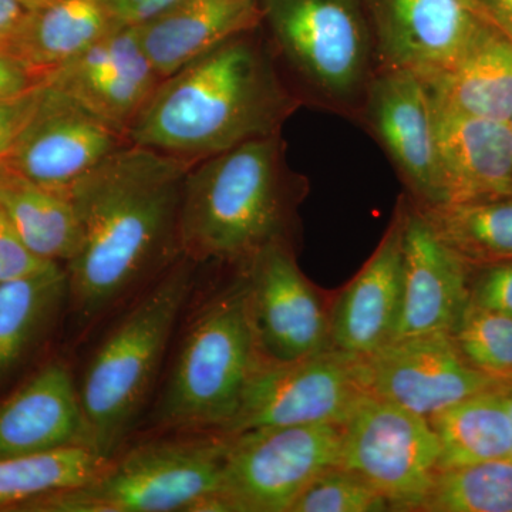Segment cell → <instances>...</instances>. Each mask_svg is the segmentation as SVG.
Returning <instances> with one entry per match:
<instances>
[{
	"label": "cell",
	"mask_w": 512,
	"mask_h": 512,
	"mask_svg": "<svg viewBox=\"0 0 512 512\" xmlns=\"http://www.w3.org/2000/svg\"><path fill=\"white\" fill-rule=\"evenodd\" d=\"M127 143L119 130L45 82L35 116L0 164L69 195L77 180Z\"/></svg>",
	"instance_id": "9a60e30c"
},
{
	"label": "cell",
	"mask_w": 512,
	"mask_h": 512,
	"mask_svg": "<svg viewBox=\"0 0 512 512\" xmlns=\"http://www.w3.org/2000/svg\"><path fill=\"white\" fill-rule=\"evenodd\" d=\"M55 264L30 251L8 215L0 208V284L39 274Z\"/></svg>",
	"instance_id": "d6a6232c"
},
{
	"label": "cell",
	"mask_w": 512,
	"mask_h": 512,
	"mask_svg": "<svg viewBox=\"0 0 512 512\" xmlns=\"http://www.w3.org/2000/svg\"><path fill=\"white\" fill-rule=\"evenodd\" d=\"M127 137L137 114L161 82L137 28H121L45 77Z\"/></svg>",
	"instance_id": "2e32d148"
},
{
	"label": "cell",
	"mask_w": 512,
	"mask_h": 512,
	"mask_svg": "<svg viewBox=\"0 0 512 512\" xmlns=\"http://www.w3.org/2000/svg\"><path fill=\"white\" fill-rule=\"evenodd\" d=\"M439 440L429 419L367 396L343 424L340 466L386 497L393 511H414L440 473Z\"/></svg>",
	"instance_id": "30bf717a"
},
{
	"label": "cell",
	"mask_w": 512,
	"mask_h": 512,
	"mask_svg": "<svg viewBox=\"0 0 512 512\" xmlns=\"http://www.w3.org/2000/svg\"><path fill=\"white\" fill-rule=\"evenodd\" d=\"M0 208L39 258L69 264L79 251V217L64 192L43 187L0 164Z\"/></svg>",
	"instance_id": "cb8c5ba5"
},
{
	"label": "cell",
	"mask_w": 512,
	"mask_h": 512,
	"mask_svg": "<svg viewBox=\"0 0 512 512\" xmlns=\"http://www.w3.org/2000/svg\"><path fill=\"white\" fill-rule=\"evenodd\" d=\"M433 110L444 204L512 195L510 123Z\"/></svg>",
	"instance_id": "ffe728a7"
},
{
	"label": "cell",
	"mask_w": 512,
	"mask_h": 512,
	"mask_svg": "<svg viewBox=\"0 0 512 512\" xmlns=\"http://www.w3.org/2000/svg\"><path fill=\"white\" fill-rule=\"evenodd\" d=\"M357 124L383 148L416 207L444 204L433 104L417 74L377 69Z\"/></svg>",
	"instance_id": "7c38bea8"
},
{
	"label": "cell",
	"mask_w": 512,
	"mask_h": 512,
	"mask_svg": "<svg viewBox=\"0 0 512 512\" xmlns=\"http://www.w3.org/2000/svg\"><path fill=\"white\" fill-rule=\"evenodd\" d=\"M404 195L382 241L330 306V345L366 357L393 339L403 298Z\"/></svg>",
	"instance_id": "ac0fdd59"
},
{
	"label": "cell",
	"mask_w": 512,
	"mask_h": 512,
	"mask_svg": "<svg viewBox=\"0 0 512 512\" xmlns=\"http://www.w3.org/2000/svg\"><path fill=\"white\" fill-rule=\"evenodd\" d=\"M72 446L89 447L79 387L52 362L0 403V460Z\"/></svg>",
	"instance_id": "d6986e66"
},
{
	"label": "cell",
	"mask_w": 512,
	"mask_h": 512,
	"mask_svg": "<svg viewBox=\"0 0 512 512\" xmlns=\"http://www.w3.org/2000/svg\"><path fill=\"white\" fill-rule=\"evenodd\" d=\"M228 436L154 440L109 461L93 480L20 504L29 512H212Z\"/></svg>",
	"instance_id": "8992f818"
},
{
	"label": "cell",
	"mask_w": 512,
	"mask_h": 512,
	"mask_svg": "<svg viewBox=\"0 0 512 512\" xmlns=\"http://www.w3.org/2000/svg\"><path fill=\"white\" fill-rule=\"evenodd\" d=\"M30 0H0V47L18 32L29 12Z\"/></svg>",
	"instance_id": "8d00e7d4"
},
{
	"label": "cell",
	"mask_w": 512,
	"mask_h": 512,
	"mask_svg": "<svg viewBox=\"0 0 512 512\" xmlns=\"http://www.w3.org/2000/svg\"><path fill=\"white\" fill-rule=\"evenodd\" d=\"M342 437L343 424L333 423L228 436L221 493L212 512H288L313 478L339 466Z\"/></svg>",
	"instance_id": "ba28073f"
},
{
	"label": "cell",
	"mask_w": 512,
	"mask_h": 512,
	"mask_svg": "<svg viewBox=\"0 0 512 512\" xmlns=\"http://www.w3.org/2000/svg\"><path fill=\"white\" fill-rule=\"evenodd\" d=\"M67 299L69 281L60 264L0 284V382L35 349Z\"/></svg>",
	"instance_id": "484cf974"
},
{
	"label": "cell",
	"mask_w": 512,
	"mask_h": 512,
	"mask_svg": "<svg viewBox=\"0 0 512 512\" xmlns=\"http://www.w3.org/2000/svg\"><path fill=\"white\" fill-rule=\"evenodd\" d=\"M119 28H141L180 0H104Z\"/></svg>",
	"instance_id": "e575fe53"
},
{
	"label": "cell",
	"mask_w": 512,
	"mask_h": 512,
	"mask_svg": "<svg viewBox=\"0 0 512 512\" xmlns=\"http://www.w3.org/2000/svg\"><path fill=\"white\" fill-rule=\"evenodd\" d=\"M174 265L117 323L94 353L79 389L89 447L111 460L156 382L192 289L194 266Z\"/></svg>",
	"instance_id": "5b68a950"
},
{
	"label": "cell",
	"mask_w": 512,
	"mask_h": 512,
	"mask_svg": "<svg viewBox=\"0 0 512 512\" xmlns=\"http://www.w3.org/2000/svg\"><path fill=\"white\" fill-rule=\"evenodd\" d=\"M117 29L104 0H30L28 16L3 49L45 80Z\"/></svg>",
	"instance_id": "7402d4cb"
},
{
	"label": "cell",
	"mask_w": 512,
	"mask_h": 512,
	"mask_svg": "<svg viewBox=\"0 0 512 512\" xmlns=\"http://www.w3.org/2000/svg\"><path fill=\"white\" fill-rule=\"evenodd\" d=\"M414 511L512 512L511 458L440 471Z\"/></svg>",
	"instance_id": "f1b7e54d"
},
{
	"label": "cell",
	"mask_w": 512,
	"mask_h": 512,
	"mask_svg": "<svg viewBox=\"0 0 512 512\" xmlns=\"http://www.w3.org/2000/svg\"><path fill=\"white\" fill-rule=\"evenodd\" d=\"M362 359L370 396L426 419L507 382L474 369L460 355L450 333L392 339Z\"/></svg>",
	"instance_id": "5bb4252c"
},
{
	"label": "cell",
	"mask_w": 512,
	"mask_h": 512,
	"mask_svg": "<svg viewBox=\"0 0 512 512\" xmlns=\"http://www.w3.org/2000/svg\"><path fill=\"white\" fill-rule=\"evenodd\" d=\"M508 123H510L511 131H512V116H511V119L508 120Z\"/></svg>",
	"instance_id": "ab89813d"
},
{
	"label": "cell",
	"mask_w": 512,
	"mask_h": 512,
	"mask_svg": "<svg viewBox=\"0 0 512 512\" xmlns=\"http://www.w3.org/2000/svg\"><path fill=\"white\" fill-rule=\"evenodd\" d=\"M308 181L289 168L282 133L255 138L192 165L177 222L178 249L194 262L247 265L275 242H293Z\"/></svg>",
	"instance_id": "3957f363"
},
{
	"label": "cell",
	"mask_w": 512,
	"mask_h": 512,
	"mask_svg": "<svg viewBox=\"0 0 512 512\" xmlns=\"http://www.w3.org/2000/svg\"><path fill=\"white\" fill-rule=\"evenodd\" d=\"M503 390L505 396V403H507L508 416H510L512 431V380H508V382L504 383ZM510 458L512 460V448Z\"/></svg>",
	"instance_id": "f35d334b"
},
{
	"label": "cell",
	"mask_w": 512,
	"mask_h": 512,
	"mask_svg": "<svg viewBox=\"0 0 512 512\" xmlns=\"http://www.w3.org/2000/svg\"><path fill=\"white\" fill-rule=\"evenodd\" d=\"M43 82L45 80L20 62L18 57L10 55L8 50L0 47V99L28 92Z\"/></svg>",
	"instance_id": "d590c367"
},
{
	"label": "cell",
	"mask_w": 512,
	"mask_h": 512,
	"mask_svg": "<svg viewBox=\"0 0 512 512\" xmlns=\"http://www.w3.org/2000/svg\"><path fill=\"white\" fill-rule=\"evenodd\" d=\"M261 363H289L330 345V308L302 274L293 242H275L241 266Z\"/></svg>",
	"instance_id": "8fae6325"
},
{
	"label": "cell",
	"mask_w": 512,
	"mask_h": 512,
	"mask_svg": "<svg viewBox=\"0 0 512 512\" xmlns=\"http://www.w3.org/2000/svg\"><path fill=\"white\" fill-rule=\"evenodd\" d=\"M259 30L225 40L161 79L128 128V143L198 163L282 133L302 103Z\"/></svg>",
	"instance_id": "7a4b0ae2"
},
{
	"label": "cell",
	"mask_w": 512,
	"mask_h": 512,
	"mask_svg": "<svg viewBox=\"0 0 512 512\" xmlns=\"http://www.w3.org/2000/svg\"><path fill=\"white\" fill-rule=\"evenodd\" d=\"M194 164L127 143L72 185L82 241L66 272L77 319L97 318L178 248V212Z\"/></svg>",
	"instance_id": "6da1fadb"
},
{
	"label": "cell",
	"mask_w": 512,
	"mask_h": 512,
	"mask_svg": "<svg viewBox=\"0 0 512 512\" xmlns=\"http://www.w3.org/2000/svg\"><path fill=\"white\" fill-rule=\"evenodd\" d=\"M416 208L468 268L512 259V195Z\"/></svg>",
	"instance_id": "4316f807"
},
{
	"label": "cell",
	"mask_w": 512,
	"mask_h": 512,
	"mask_svg": "<svg viewBox=\"0 0 512 512\" xmlns=\"http://www.w3.org/2000/svg\"><path fill=\"white\" fill-rule=\"evenodd\" d=\"M470 302L512 318V259L470 268Z\"/></svg>",
	"instance_id": "1f68e13d"
},
{
	"label": "cell",
	"mask_w": 512,
	"mask_h": 512,
	"mask_svg": "<svg viewBox=\"0 0 512 512\" xmlns=\"http://www.w3.org/2000/svg\"><path fill=\"white\" fill-rule=\"evenodd\" d=\"M491 25L512 39V0H473Z\"/></svg>",
	"instance_id": "74e56055"
},
{
	"label": "cell",
	"mask_w": 512,
	"mask_h": 512,
	"mask_svg": "<svg viewBox=\"0 0 512 512\" xmlns=\"http://www.w3.org/2000/svg\"><path fill=\"white\" fill-rule=\"evenodd\" d=\"M370 396L362 357L326 349L289 363H261L249 379L227 436L266 427L345 424Z\"/></svg>",
	"instance_id": "9c48e42d"
},
{
	"label": "cell",
	"mask_w": 512,
	"mask_h": 512,
	"mask_svg": "<svg viewBox=\"0 0 512 512\" xmlns=\"http://www.w3.org/2000/svg\"><path fill=\"white\" fill-rule=\"evenodd\" d=\"M421 82L436 109L508 121L512 116V39L490 25L453 66Z\"/></svg>",
	"instance_id": "603a6c76"
},
{
	"label": "cell",
	"mask_w": 512,
	"mask_h": 512,
	"mask_svg": "<svg viewBox=\"0 0 512 512\" xmlns=\"http://www.w3.org/2000/svg\"><path fill=\"white\" fill-rule=\"evenodd\" d=\"M470 302V268L404 195L403 298L393 339L450 333Z\"/></svg>",
	"instance_id": "e0dca14e"
},
{
	"label": "cell",
	"mask_w": 512,
	"mask_h": 512,
	"mask_svg": "<svg viewBox=\"0 0 512 512\" xmlns=\"http://www.w3.org/2000/svg\"><path fill=\"white\" fill-rule=\"evenodd\" d=\"M504 383L429 417L440 444L441 471L510 458L512 431Z\"/></svg>",
	"instance_id": "d4e9b609"
},
{
	"label": "cell",
	"mask_w": 512,
	"mask_h": 512,
	"mask_svg": "<svg viewBox=\"0 0 512 512\" xmlns=\"http://www.w3.org/2000/svg\"><path fill=\"white\" fill-rule=\"evenodd\" d=\"M43 94L45 82L37 84L28 92L0 99V163H3L20 134L35 116Z\"/></svg>",
	"instance_id": "836d02e7"
},
{
	"label": "cell",
	"mask_w": 512,
	"mask_h": 512,
	"mask_svg": "<svg viewBox=\"0 0 512 512\" xmlns=\"http://www.w3.org/2000/svg\"><path fill=\"white\" fill-rule=\"evenodd\" d=\"M265 37L301 100L355 121L377 70L363 0H259Z\"/></svg>",
	"instance_id": "277c9868"
},
{
	"label": "cell",
	"mask_w": 512,
	"mask_h": 512,
	"mask_svg": "<svg viewBox=\"0 0 512 512\" xmlns=\"http://www.w3.org/2000/svg\"><path fill=\"white\" fill-rule=\"evenodd\" d=\"M109 461L84 446L3 458L0 460V508H16L53 491L87 483Z\"/></svg>",
	"instance_id": "83f0119b"
},
{
	"label": "cell",
	"mask_w": 512,
	"mask_h": 512,
	"mask_svg": "<svg viewBox=\"0 0 512 512\" xmlns=\"http://www.w3.org/2000/svg\"><path fill=\"white\" fill-rule=\"evenodd\" d=\"M450 336L474 369L495 379L512 380L511 316L468 302Z\"/></svg>",
	"instance_id": "f546056e"
},
{
	"label": "cell",
	"mask_w": 512,
	"mask_h": 512,
	"mask_svg": "<svg viewBox=\"0 0 512 512\" xmlns=\"http://www.w3.org/2000/svg\"><path fill=\"white\" fill-rule=\"evenodd\" d=\"M259 0H180L138 29L144 52L161 79L225 40L261 28Z\"/></svg>",
	"instance_id": "44dd1931"
},
{
	"label": "cell",
	"mask_w": 512,
	"mask_h": 512,
	"mask_svg": "<svg viewBox=\"0 0 512 512\" xmlns=\"http://www.w3.org/2000/svg\"><path fill=\"white\" fill-rule=\"evenodd\" d=\"M259 365L244 276L195 315L175 357L154 420L170 430L221 433Z\"/></svg>",
	"instance_id": "52a82bcc"
},
{
	"label": "cell",
	"mask_w": 512,
	"mask_h": 512,
	"mask_svg": "<svg viewBox=\"0 0 512 512\" xmlns=\"http://www.w3.org/2000/svg\"><path fill=\"white\" fill-rule=\"evenodd\" d=\"M380 511H392L386 497L365 478L339 464L313 478L288 512Z\"/></svg>",
	"instance_id": "4dcf8cb0"
},
{
	"label": "cell",
	"mask_w": 512,
	"mask_h": 512,
	"mask_svg": "<svg viewBox=\"0 0 512 512\" xmlns=\"http://www.w3.org/2000/svg\"><path fill=\"white\" fill-rule=\"evenodd\" d=\"M377 69L410 70L427 80L463 56L491 25L473 0H363Z\"/></svg>",
	"instance_id": "4fadbf2b"
}]
</instances>
